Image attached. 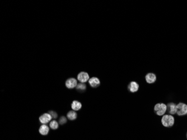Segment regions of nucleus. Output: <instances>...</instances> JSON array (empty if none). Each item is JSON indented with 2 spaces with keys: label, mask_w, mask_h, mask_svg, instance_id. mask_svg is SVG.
Masks as SVG:
<instances>
[{
  "label": "nucleus",
  "mask_w": 187,
  "mask_h": 140,
  "mask_svg": "<svg viewBox=\"0 0 187 140\" xmlns=\"http://www.w3.org/2000/svg\"><path fill=\"white\" fill-rule=\"evenodd\" d=\"M174 122L175 119L172 115H164L161 119L163 125L165 127H172L174 125Z\"/></svg>",
  "instance_id": "nucleus-1"
},
{
  "label": "nucleus",
  "mask_w": 187,
  "mask_h": 140,
  "mask_svg": "<svg viewBox=\"0 0 187 140\" xmlns=\"http://www.w3.org/2000/svg\"><path fill=\"white\" fill-rule=\"evenodd\" d=\"M167 110V106L165 104H156L154 107V111L158 116H163Z\"/></svg>",
  "instance_id": "nucleus-2"
},
{
  "label": "nucleus",
  "mask_w": 187,
  "mask_h": 140,
  "mask_svg": "<svg viewBox=\"0 0 187 140\" xmlns=\"http://www.w3.org/2000/svg\"><path fill=\"white\" fill-rule=\"evenodd\" d=\"M177 113L178 116H182L187 114V105L186 104L180 103L177 105Z\"/></svg>",
  "instance_id": "nucleus-3"
},
{
  "label": "nucleus",
  "mask_w": 187,
  "mask_h": 140,
  "mask_svg": "<svg viewBox=\"0 0 187 140\" xmlns=\"http://www.w3.org/2000/svg\"><path fill=\"white\" fill-rule=\"evenodd\" d=\"M77 79L81 83H85L89 80V75L87 72H81L78 75Z\"/></svg>",
  "instance_id": "nucleus-4"
},
{
  "label": "nucleus",
  "mask_w": 187,
  "mask_h": 140,
  "mask_svg": "<svg viewBox=\"0 0 187 140\" xmlns=\"http://www.w3.org/2000/svg\"><path fill=\"white\" fill-rule=\"evenodd\" d=\"M77 85V80L74 78H70L66 81V86L67 88H75Z\"/></svg>",
  "instance_id": "nucleus-5"
},
{
  "label": "nucleus",
  "mask_w": 187,
  "mask_h": 140,
  "mask_svg": "<svg viewBox=\"0 0 187 140\" xmlns=\"http://www.w3.org/2000/svg\"><path fill=\"white\" fill-rule=\"evenodd\" d=\"M52 116L49 113H44V114L39 117V120L42 123L45 125V124H47L48 122H50V120L52 119Z\"/></svg>",
  "instance_id": "nucleus-6"
},
{
  "label": "nucleus",
  "mask_w": 187,
  "mask_h": 140,
  "mask_svg": "<svg viewBox=\"0 0 187 140\" xmlns=\"http://www.w3.org/2000/svg\"><path fill=\"white\" fill-rule=\"evenodd\" d=\"M128 90L131 93H136L139 89V85L135 81H132L130 82L128 86Z\"/></svg>",
  "instance_id": "nucleus-7"
},
{
  "label": "nucleus",
  "mask_w": 187,
  "mask_h": 140,
  "mask_svg": "<svg viewBox=\"0 0 187 140\" xmlns=\"http://www.w3.org/2000/svg\"><path fill=\"white\" fill-rule=\"evenodd\" d=\"M167 109H168V112L169 114L172 115L175 114V113H177V105L173 103H169L167 106Z\"/></svg>",
  "instance_id": "nucleus-8"
},
{
  "label": "nucleus",
  "mask_w": 187,
  "mask_h": 140,
  "mask_svg": "<svg viewBox=\"0 0 187 140\" xmlns=\"http://www.w3.org/2000/svg\"><path fill=\"white\" fill-rule=\"evenodd\" d=\"M89 82L90 85L93 88H97L100 84L99 79L97 77H92L89 80Z\"/></svg>",
  "instance_id": "nucleus-9"
},
{
  "label": "nucleus",
  "mask_w": 187,
  "mask_h": 140,
  "mask_svg": "<svg viewBox=\"0 0 187 140\" xmlns=\"http://www.w3.org/2000/svg\"><path fill=\"white\" fill-rule=\"evenodd\" d=\"M145 79H146V81L147 83L153 84L156 80V76L153 73H149L146 75Z\"/></svg>",
  "instance_id": "nucleus-10"
},
{
  "label": "nucleus",
  "mask_w": 187,
  "mask_h": 140,
  "mask_svg": "<svg viewBox=\"0 0 187 140\" xmlns=\"http://www.w3.org/2000/svg\"><path fill=\"white\" fill-rule=\"evenodd\" d=\"M49 131H50L49 127L45 125H41L39 130V133L44 136L48 134L49 133Z\"/></svg>",
  "instance_id": "nucleus-11"
},
{
  "label": "nucleus",
  "mask_w": 187,
  "mask_h": 140,
  "mask_svg": "<svg viewBox=\"0 0 187 140\" xmlns=\"http://www.w3.org/2000/svg\"><path fill=\"white\" fill-rule=\"evenodd\" d=\"M71 107H72V109L73 111H79L81 108L82 105L79 102L75 100L72 102Z\"/></svg>",
  "instance_id": "nucleus-12"
},
{
  "label": "nucleus",
  "mask_w": 187,
  "mask_h": 140,
  "mask_svg": "<svg viewBox=\"0 0 187 140\" xmlns=\"http://www.w3.org/2000/svg\"><path fill=\"white\" fill-rule=\"evenodd\" d=\"M67 117L70 120H75L77 118V113L74 111H70L67 113Z\"/></svg>",
  "instance_id": "nucleus-13"
},
{
  "label": "nucleus",
  "mask_w": 187,
  "mask_h": 140,
  "mask_svg": "<svg viewBox=\"0 0 187 140\" xmlns=\"http://www.w3.org/2000/svg\"><path fill=\"white\" fill-rule=\"evenodd\" d=\"M76 88L77 90H79L80 91H85L87 88V86L84 83H79L76 86Z\"/></svg>",
  "instance_id": "nucleus-14"
},
{
  "label": "nucleus",
  "mask_w": 187,
  "mask_h": 140,
  "mask_svg": "<svg viewBox=\"0 0 187 140\" xmlns=\"http://www.w3.org/2000/svg\"><path fill=\"white\" fill-rule=\"evenodd\" d=\"M50 128L53 130H56L58 128V123L56 120H52L50 125Z\"/></svg>",
  "instance_id": "nucleus-15"
},
{
  "label": "nucleus",
  "mask_w": 187,
  "mask_h": 140,
  "mask_svg": "<svg viewBox=\"0 0 187 140\" xmlns=\"http://www.w3.org/2000/svg\"><path fill=\"white\" fill-rule=\"evenodd\" d=\"M59 122L61 125H64L67 122V119L65 117H62L59 119Z\"/></svg>",
  "instance_id": "nucleus-16"
},
{
  "label": "nucleus",
  "mask_w": 187,
  "mask_h": 140,
  "mask_svg": "<svg viewBox=\"0 0 187 140\" xmlns=\"http://www.w3.org/2000/svg\"><path fill=\"white\" fill-rule=\"evenodd\" d=\"M49 114L52 116V117L54 118V119H56V118L57 117V114L55 111H50L49 112Z\"/></svg>",
  "instance_id": "nucleus-17"
},
{
  "label": "nucleus",
  "mask_w": 187,
  "mask_h": 140,
  "mask_svg": "<svg viewBox=\"0 0 187 140\" xmlns=\"http://www.w3.org/2000/svg\"></svg>",
  "instance_id": "nucleus-18"
},
{
  "label": "nucleus",
  "mask_w": 187,
  "mask_h": 140,
  "mask_svg": "<svg viewBox=\"0 0 187 140\" xmlns=\"http://www.w3.org/2000/svg\"></svg>",
  "instance_id": "nucleus-19"
}]
</instances>
